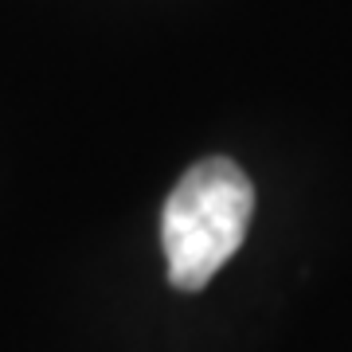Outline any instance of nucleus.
Masks as SVG:
<instances>
[{
	"mask_svg": "<svg viewBox=\"0 0 352 352\" xmlns=\"http://www.w3.org/2000/svg\"><path fill=\"white\" fill-rule=\"evenodd\" d=\"M254 212L251 176L231 157H204L180 176L164 200L161 243L168 282L176 289H204L215 270L239 251Z\"/></svg>",
	"mask_w": 352,
	"mask_h": 352,
	"instance_id": "1",
	"label": "nucleus"
}]
</instances>
